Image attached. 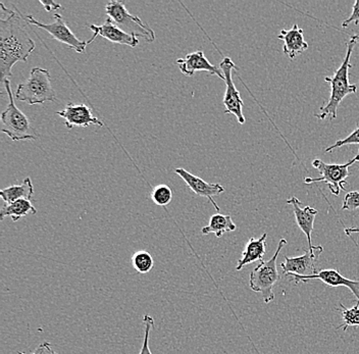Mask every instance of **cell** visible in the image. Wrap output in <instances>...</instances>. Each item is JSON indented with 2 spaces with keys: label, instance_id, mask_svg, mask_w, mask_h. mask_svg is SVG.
I'll use <instances>...</instances> for the list:
<instances>
[{
  "label": "cell",
  "instance_id": "6da1fadb",
  "mask_svg": "<svg viewBox=\"0 0 359 354\" xmlns=\"http://www.w3.org/2000/svg\"><path fill=\"white\" fill-rule=\"evenodd\" d=\"M22 13L8 11V18L0 19V75L2 94L6 92L4 82L10 80L11 69L17 62H27L35 49V41L27 30Z\"/></svg>",
  "mask_w": 359,
  "mask_h": 354
},
{
  "label": "cell",
  "instance_id": "7a4b0ae2",
  "mask_svg": "<svg viewBox=\"0 0 359 354\" xmlns=\"http://www.w3.org/2000/svg\"><path fill=\"white\" fill-rule=\"evenodd\" d=\"M358 35H353L350 38L349 41L346 43V57L343 60L340 68L336 69L333 77L325 78V82L331 85V96H330L327 104L320 107V113L314 114V116L318 120H325L329 116L331 120H335L339 104L347 95L355 94L358 92V86L349 83V69L351 68L350 60H351L352 53H353L354 47L358 44Z\"/></svg>",
  "mask_w": 359,
  "mask_h": 354
},
{
  "label": "cell",
  "instance_id": "3957f363",
  "mask_svg": "<svg viewBox=\"0 0 359 354\" xmlns=\"http://www.w3.org/2000/svg\"><path fill=\"white\" fill-rule=\"evenodd\" d=\"M15 97L20 102L29 105L43 104L57 100L56 93L51 85L49 71L42 68L31 69L28 79L18 85Z\"/></svg>",
  "mask_w": 359,
  "mask_h": 354
},
{
  "label": "cell",
  "instance_id": "277c9868",
  "mask_svg": "<svg viewBox=\"0 0 359 354\" xmlns=\"http://www.w3.org/2000/svg\"><path fill=\"white\" fill-rule=\"evenodd\" d=\"M8 96V107L1 114V132L13 141L37 140L40 135L31 125L28 116L18 109L11 92L10 80L4 82Z\"/></svg>",
  "mask_w": 359,
  "mask_h": 354
},
{
  "label": "cell",
  "instance_id": "5b68a950",
  "mask_svg": "<svg viewBox=\"0 0 359 354\" xmlns=\"http://www.w3.org/2000/svg\"><path fill=\"white\" fill-rule=\"evenodd\" d=\"M287 245L286 239H280L275 254L269 261H262L257 268L251 272L249 278V286L255 292L260 293L264 298V304H269L275 299L273 287L280 280L277 261L280 250Z\"/></svg>",
  "mask_w": 359,
  "mask_h": 354
},
{
  "label": "cell",
  "instance_id": "8992f818",
  "mask_svg": "<svg viewBox=\"0 0 359 354\" xmlns=\"http://www.w3.org/2000/svg\"><path fill=\"white\" fill-rule=\"evenodd\" d=\"M359 161V154L355 158H352L347 163L342 165H337V163H327L322 160H314L313 161V167L320 172V178H304L305 184L313 183H325L329 187L330 191L335 196H338L342 190L346 189L347 178L349 177V168L353 163Z\"/></svg>",
  "mask_w": 359,
  "mask_h": 354
},
{
  "label": "cell",
  "instance_id": "52a82bcc",
  "mask_svg": "<svg viewBox=\"0 0 359 354\" xmlns=\"http://www.w3.org/2000/svg\"><path fill=\"white\" fill-rule=\"evenodd\" d=\"M105 13L118 28L130 35L140 36L148 43L156 41V33L140 18L131 15L121 1H109L105 6Z\"/></svg>",
  "mask_w": 359,
  "mask_h": 354
},
{
  "label": "cell",
  "instance_id": "ba28073f",
  "mask_svg": "<svg viewBox=\"0 0 359 354\" xmlns=\"http://www.w3.org/2000/svg\"><path fill=\"white\" fill-rule=\"evenodd\" d=\"M22 17L25 18L27 23L34 25V26L37 27V28L46 31L53 39L60 42V43L66 44L69 49H74V50L78 53H85V49H86L87 46H88L87 41H83V40L79 39L77 36L74 34L71 29L65 23L62 15H58V13L55 15V22L51 24L41 23V22L34 19V17L30 15H22Z\"/></svg>",
  "mask_w": 359,
  "mask_h": 354
},
{
  "label": "cell",
  "instance_id": "9c48e42d",
  "mask_svg": "<svg viewBox=\"0 0 359 354\" xmlns=\"http://www.w3.org/2000/svg\"><path fill=\"white\" fill-rule=\"evenodd\" d=\"M219 68L223 72L224 82H226V93H224L223 103L226 109L224 114H234L237 118L238 123L241 125L245 124V116L243 114L244 102L240 96V92L236 88L234 81H233V69L238 71L230 57H224L219 64Z\"/></svg>",
  "mask_w": 359,
  "mask_h": 354
},
{
  "label": "cell",
  "instance_id": "30bf717a",
  "mask_svg": "<svg viewBox=\"0 0 359 354\" xmlns=\"http://www.w3.org/2000/svg\"><path fill=\"white\" fill-rule=\"evenodd\" d=\"M289 277L291 278L292 281L297 285L299 283H307L311 280H320L325 285L331 287H339L344 286L347 287L354 297L358 299L359 302V281L358 280H349L347 278L343 277L340 273L334 268H329V270L318 271L314 275H306V277H302V275H290Z\"/></svg>",
  "mask_w": 359,
  "mask_h": 354
},
{
  "label": "cell",
  "instance_id": "8fae6325",
  "mask_svg": "<svg viewBox=\"0 0 359 354\" xmlns=\"http://www.w3.org/2000/svg\"><path fill=\"white\" fill-rule=\"evenodd\" d=\"M90 30L93 31V36L87 40V44L93 43L94 40L97 36L105 38L112 43L121 44V46H127L135 48L139 46L138 37L134 35L128 34L122 29L118 28L114 22L111 21L109 18L105 20L104 23L100 25V26H96V25H89L87 26Z\"/></svg>",
  "mask_w": 359,
  "mask_h": 354
},
{
  "label": "cell",
  "instance_id": "7c38bea8",
  "mask_svg": "<svg viewBox=\"0 0 359 354\" xmlns=\"http://www.w3.org/2000/svg\"><path fill=\"white\" fill-rule=\"evenodd\" d=\"M323 252H324V247L320 245L318 250H309L302 257H285L284 263L280 264L283 273L285 275H302V277L316 274L318 272L316 268V259Z\"/></svg>",
  "mask_w": 359,
  "mask_h": 354
},
{
  "label": "cell",
  "instance_id": "4fadbf2b",
  "mask_svg": "<svg viewBox=\"0 0 359 354\" xmlns=\"http://www.w3.org/2000/svg\"><path fill=\"white\" fill-rule=\"evenodd\" d=\"M178 176L181 177L182 180L187 184L188 187L194 192L197 196L206 197L212 203L213 207L215 208L217 212H219L221 208L217 205L213 196H217V195L224 193V187L221 184L217 183H208L203 180V179L199 178V177L195 176V175L191 174L190 172L186 171L185 169L178 168L175 170Z\"/></svg>",
  "mask_w": 359,
  "mask_h": 354
},
{
  "label": "cell",
  "instance_id": "5bb4252c",
  "mask_svg": "<svg viewBox=\"0 0 359 354\" xmlns=\"http://www.w3.org/2000/svg\"><path fill=\"white\" fill-rule=\"evenodd\" d=\"M56 114L64 118L65 125L67 129H73L74 127H89L92 125L104 126L100 118L93 116L91 109L86 104H75L69 102L62 111H57Z\"/></svg>",
  "mask_w": 359,
  "mask_h": 354
},
{
  "label": "cell",
  "instance_id": "9a60e30c",
  "mask_svg": "<svg viewBox=\"0 0 359 354\" xmlns=\"http://www.w3.org/2000/svg\"><path fill=\"white\" fill-rule=\"evenodd\" d=\"M176 64H178L180 71L186 77H192L196 72L203 71L208 72L210 75L217 76L219 79L224 81V76L221 68L210 62L202 50L189 53L184 58H178L176 60Z\"/></svg>",
  "mask_w": 359,
  "mask_h": 354
},
{
  "label": "cell",
  "instance_id": "2e32d148",
  "mask_svg": "<svg viewBox=\"0 0 359 354\" xmlns=\"http://www.w3.org/2000/svg\"><path fill=\"white\" fill-rule=\"evenodd\" d=\"M288 205H291L293 207L294 215H295L296 224L300 230L304 233L306 236L307 241H309V250H318V246H313V241H311V233L313 231L314 219H316V215L318 214L316 208L311 206L306 205L302 207V201L296 198L295 196L291 197L287 200Z\"/></svg>",
  "mask_w": 359,
  "mask_h": 354
},
{
  "label": "cell",
  "instance_id": "e0dca14e",
  "mask_svg": "<svg viewBox=\"0 0 359 354\" xmlns=\"http://www.w3.org/2000/svg\"><path fill=\"white\" fill-rule=\"evenodd\" d=\"M302 29L297 24L294 25L290 30H282L278 38L284 41L283 51L290 60L302 55L309 48V44L304 40Z\"/></svg>",
  "mask_w": 359,
  "mask_h": 354
},
{
  "label": "cell",
  "instance_id": "ac0fdd59",
  "mask_svg": "<svg viewBox=\"0 0 359 354\" xmlns=\"http://www.w3.org/2000/svg\"><path fill=\"white\" fill-rule=\"evenodd\" d=\"M266 237L268 234L264 233L259 239L251 237L247 242L245 250L242 252L241 259L238 261L236 270L241 271L247 264L255 263L257 261H264V254H266Z\"/></svg>",
  "mask_w": 359,
  "mask_h": 354
},
{
  "label": "cell",
  "instance_id": "d6986e66",
  "mask_svg": "<svg viewBox=\"0 0 359 354\" xmlns=\"http://www.w3.org/2000/svg\"><path fill=\"white\" fill-rule=\"evenodd\" d=\"M236 229L237 226L233 222L232 217L229 215L224 216V215L217 214L210 217V224L201 229V233L203 235L215 234V237L221 238L224 234L233 232Z\"/></svg>",
  "mask_w": 359,
  "mask_h": 354
},
{
  "label": "cell",
  "instance_id": "ffe728a7",
  "mask_svg": "<svg viewBox=\"0 0 359 354\" xmlns=\"http://www.w3.org/2000/svg\"><path fill=\"white\" fill-rule=\"evenodd\" d=\"M37 210L34 207L30 200L20 199L15 203H6L0 212V221H4L6 217H11L13 222H18L22 217L28 215H36Z\"/></svg>",
  "mask_w": 359,
  "mask_h": 354
},
{
  "label": "cell",
  "instance_id": "44dd1931",
  "mask_svg": "<svg viewBox=\"0 0 359 354\" xmlns=\"http://www.w3.org/2000/svg\"><path fill=\"white\" fill-rule=\"evenodd\" d=\"M34 194V187L31 178H26L24 182L20 185L10 186V187L2 189L0 191V196L2 200L6 203H15L20 199H27L30 200Z\"/></svg>",
  "mask_w": 359,
  "mask_h": 354
},
{
  "label": "cell",
  "instance_id": "7402d4cb",
  "mask_svg": "<svg viewBox=\"0 0 359 354\" xmlns=\"http://www.w3.org/2000/svg\"><path fill=\"white\" fill-rule=\"evenodd\" d=\"M131 263L139 274H147L154 266V257H151L149 252H143V250L134 253L131 259Z\"/></svg>",
  "mask_w": 359,
  "mask_h": 354
},
{
  "label": "cell",
  "instance_id": "603a6c76",
  "mask_svg": "<svg viewBox=\"0 0 359 354\" xmlns=\"http://www.w3.org/2000/svg\"><path fill=\"white\" fill-rule=\"evenodd\" d=\"M150 198L154 201V205L167 206L172 201V190L165 184L154 186L150 192Z\"/></svg>",
  "mask_w": 359,
  "mask_h": 354
},
{
  "label": "cell",
  "instance_id": "cb8c5ba5",
  "mask_svg": "<svg viewBox=\"0 0 359 354\" xmlns=\"http://www.w3.org/2000/svg\"><path fill=\"white\" fill-rule=\"evenodd\" d=\"M341 315H342L343 324L338 329L347 330L348 327H359V302L351 308H345L342 304H339Z\"/></svg>",
  "mask_w": 359,
  "mask_h": 354
},
{
  "label": "cell",
  "instance_id": "d4e9b609",
  "mask_svg": "<svg viewBox=\"0 0 359 354\" xmlns=\"http://www.w3.org/2000/svg\"><path fill=\"white\" fill-rule=\"evenodd\" d=\"M143 325H144V340H143L142 348L139 354H152L149 348V338L150 331L154 326V320L149 315H145L143 318Z\"/></svg>",
  "mask_w": 359,
  "mask_h": 354
},
{
  "label": "cell",
  "instance_id": "484cf974",
  "mask_svg": "<svg viewBox=\"0 0 359 354\" xmlns=\"http://www.w3.org/2000/svg\"><path fill=\"white\" fill-rule=\"evenodd\" d=\"M359 144V126L356 127L355 130L351 132L349 136L345 139L337 141L335 144L332 147H327L325 152H332L334 149H339V147H346V145Z\"/></svg>",
  "mask_w": 359,
  "mask_h": 354
},
{
  "label": "cell",
  "instance_id": "4316f807",
  "mask_svg": "<svg viewBox=\"0 0 359 354\" xmlns=\"http://www.w3.org/2000/svg\"><path fill=\"white\" fill-rule=\"evenodd\" d=\"M359 208V192L351 191L346 194L343 200L342 210L354 212Z\"/></svg>",
  "mask_w": 359,
  "mask_h": 354
},
{
  "label": "cell",
  "instance_id": "83f0119b",
  "mask_svg": "<svg viewBox=\"0 0 359 354\" xmlns=\"http://www.w3.org/2000/svg\"><path fill=\"white\" fill-rule=\"evenodd\" d=\"M359 25V0L354 2L353 8H352V13L347 20L342 23L343 28H347L350 24Z\"/></svg>",
  "mask_w": 359,
  "mask_h": 354
},
{
  "label": "cell",
  "instance_id": "f1b7e54d",
  "mask_svg": "<svg viewBox=\"0 0 359 354\" xmlns=\"http://www.w3.org/2000/svg\"><path fill=\"white\" fill-rule=\"evenodd\" d=\"M18 354H25L21 353H18ZM32 354H58L56 351L53 350V346H51L50 343L43 342L33 351Z\"/></svg>",
  "mask_w": 359,
  "mask_h": 354
},
{
  "label": "cell",
  "instance_id": "f546056e",
  "mask_svg": "<svg viewBox=\"0 0 359 354\" xmlns=\"http://www.w3.org/2000/svg\"><path fill=\"white\" fill-rule=\"evenodd\" d=\"M40 4L44 6L46 12H51V11H55L58 10V8H62V6H60V4H55V2H53V0H47V1H45V0H40Z\"/></svg>",
  "mask_w": 359,
  "mask_h": 354
},
{
  "label": "cell",
  "instance_id": "4dcf8cb0",
  "mask_svg": "<svg viewBox=\"0 0 359 354\" xmlns=\"http://www.w3.org/2000/svg\"><path fill=\"white\" fill-rule=\"evenodd\" d=\"M344 232L345 234L348 235V236H351L354 233H358L359 234V228H345Z\"/></svg>",
  "mask_w": 359,
  "mask_h": 354
},
{
  "label": "cell",
  "instance_id": "1f68e13d",
  "mask_svg": "<svg viewBox=\"0 0 359 354\" xmlns=\"http://www.w3.org/2000/svg\"><path fill=\"white\" fill-rule=\"evenodd\" d=\"M359 152V151H358Z\"/></svg>",
  "mask_w": 359,
  "mask_h": 354
}]
</instances>
